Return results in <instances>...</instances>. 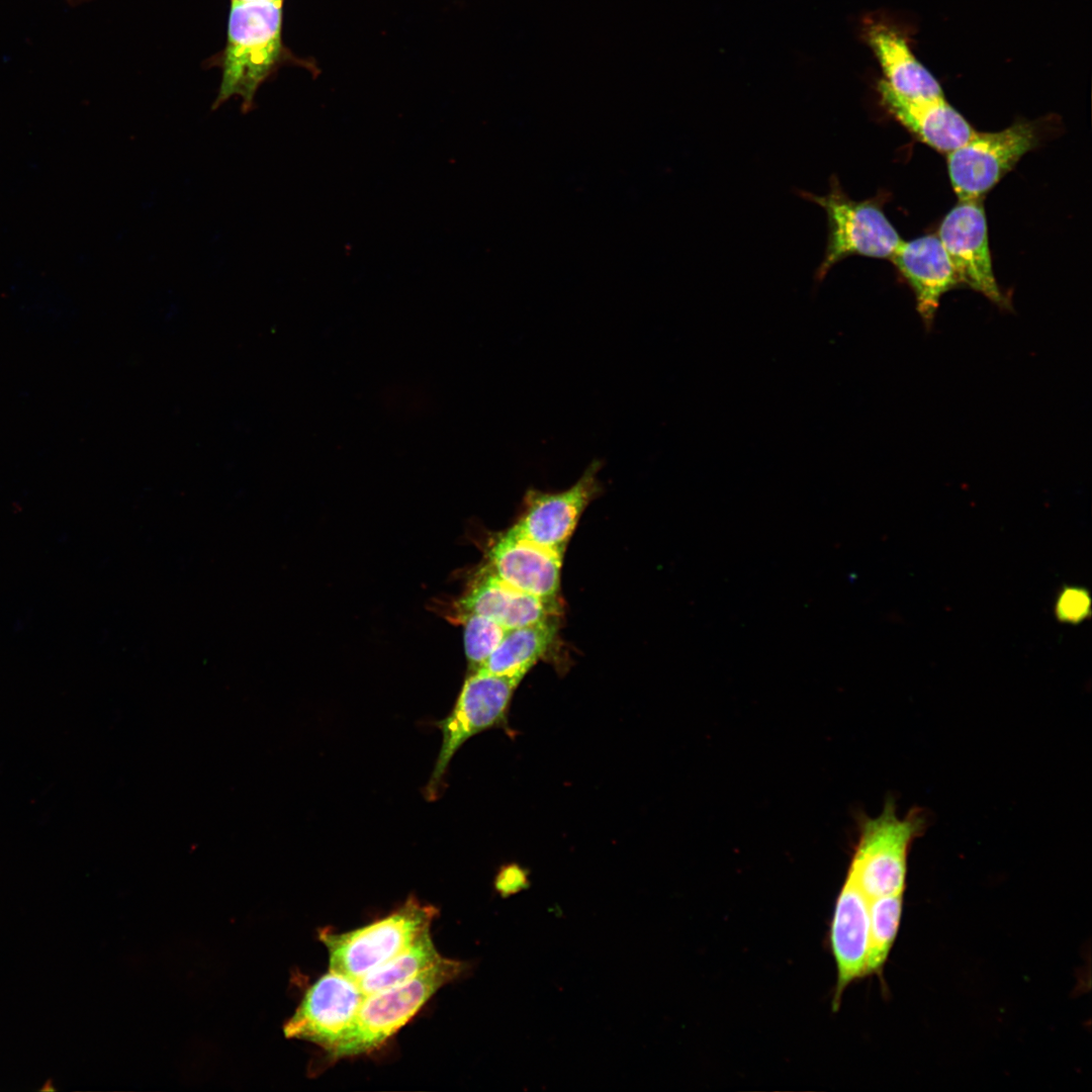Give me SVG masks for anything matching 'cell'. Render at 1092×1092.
<instances>
[{
    "label": "cell",
    "instance_id": "1",
    "mask_svg": "<svg viewBox=\"0 0 1092 1092\" xmlns=\"http://www.w3.org/2000/svg\"><path fill=\"white\" fill-rule=\"evenodd\" d=\"M281 7L282 1L232 3L222 80L212 109L240 97L242 111L252 110L256 91L280 54Z\"/></svg>",
    "mask_w": 1092,
    "mask_h": 1092
},
{
    "label": "cell",
    "instance_id": "2",
    "mask_svg": "<svg viewBox=\"0 0 1092 1092\" xmlns=\"http://www.w3.org/2000/svg\"><path fill=\"white\" fill-rule=\"evenodd\" d=\"M468 965L441 958L435 965L412 980L395 987L366 995L354 1020L328 1058L336 1061L372 1052L382 1045L443 986L454 981Z\"/></svg>",
    "mask_w": 1092,
    "mask_h": 1092
},
{
    "label": "cell",
    "instance_id": "3",
    "mask_svg": "<svg viewBox=\"0 0 1092 1092\" xmlns=\"http://www.w3.org/2000/svg\"><path fill=\"white\" fill-rule=\"evenodd\" d=\"M801 196L821 206L827 215L828 236L823 260L815 273L816 282L825 279L830 269L850 256L890 259L901 243L898 232L886 216L878 198L853 200L842 189L836 176L830 178L825 195L800 192Z\"/></svg>",
    "mask_w": 1092,
    "mask_h": 1092
},
{
    "label": "cell",
    "instance_id": "4",
    "mask_svg": "<svg viewBox=\"0 0 1092 1092\" xmlns=\"http://www.w3.org/2000/svg\"><path fill=\"white\" fill-rule=\"evenodd\" d=\"M437 914L434 906L410 897L389 915L363 927L346 932L320 930L318 938L329 952V970L357 982L430 929Z\"/></svg>",
    "mask_w": 1092,
    "mask_h": 1092
},
{
    "label": "cell",
    "instance_id": "5",
    "mask_svg": "<svg viewBox=\"0 0 1092 1092\" xmlns=\"http://www.w3.org/2000/svg\"><path fill=\"white\" fill-rule=\"evenodd\" d=\"M923 827L920 812L900 818L892 801L877 817L862 820L847 875L869 899L904 892L908 851Z\"/></svg>",
    "mask_w": 1092,
    "mask_h": 1092
},
{
    "label": "cell",
    "instance_id": "6",
    "mask_svg": "<svg viewBox=\"0 0 1092 1092\" xmlns=\"http://www.w3.org/2000/svg\"><path fill=\"white\" fill-rule=\"evenodd\" d=\"M521 680L478 668L465 679L451 713L436 722L442 745L424 794L439 798L448 765L459 747L471 736L505 720L513 694Z\"/></svg>",
    "mask_w": 1092,
    "mask_h": 1092
},
{
    "label": "cell",
    "instance_id": "7",
    "mask_svg": "<svg viewBox=\"0 0 1092 1092\" xmlns=\"http://www.w3.org/2000/svg\"><path fill=\"white\" fill-rule=\"evenodd\" d=\"M1039 143L1034 122L1016 121L994 132H975L946 155L951 187L959 200L981 199Z\"/></svg>",
    "mask_w": 1092,
    "mask_h": 1092
},
{
    "label": "cell",
    "instance_id": "8",
    "mask_svg": "<svg viewBox=\"0 0 1092 1092\" xmlns=\"http://www.w3.org/2000/svg\"><path fill=\"white\" fill-rule=\"evenodd\" d=\"M937 237L961 285L984 295L1000 308H1010V300L1000 289L993 271L983 198L959 200L942 218Z\"/></svg>",
    "mask_w": 1092,
    "mask_h": 1092
},
{
    "label": "cell",
    "instance_id": "9",
    "mask_svg": "<svg viewBox=\"0 0 1092 1092\" xmlns=\"http://www.w3.org/2000/svg\"><path fill=\"white\" fill-rule=\"evenodd\" d=\"M601 467V461H594L581 477L563 491L529 489L524 497L523 512L511 530L563 556L583 511L602 489L598 479Z\"/></svg>",
    "mask_w": 1092,
    "mask_h": 1092
},
{
    "label": "cell",
    "instance_id": "10",
    "mask_svg": "<svg viewBox=\"0 0 1092 1092\" xmlns=\"http://www.w3.org/2000/svg\"><path fill=\"white\" fill-rule=\"evenodd\" d=\"M365 996L356 981L329 970L307 989L284 1023V1035L329 1053L351 1025Z\"/></svg>",
    "mask_w": 1092,
    "mask_h": 1092
},
{
    "label": "cell",
    "instance_id": "11",
    "mask_svg": "<svg viewBox=\"0 0 1092 1092\" xmlns=\"http://www.w3.org/2000/svg\"><path fill=\"white\" fill-rule=\"evenodd\" d=\"M563 556L509 529L487 550L488 569L508 585L548 602H559Z\"/></svg>",
    "mask_w": 1092,
    "mask_h": 1092
},
{
    "label": "cell",
    "instance_id": "12",
    "mask_svg": "<svg viewBox=\"0 0 1092 1092\" xmlns=\"http://www.w3.org/2000/svg\"><path fill=\"white\" fill-rule=\"evenodd\" d=\"M889 260L912 289L916 310L930 331L942 296L961 285L940 240L926 235L901 241Z\"/></svg>",
    "mask_w": 1092,
    "mask_h": 1092
},
{
    "label": "cell",
    "instance_id": "13",
    "mask_svg": "<svg viewBox=\"0 0 1092 1092\" xmlns=\"http://www.w3.org/2000/svg\"><path fill=\"white\" fill-rule=\"evenodd\" d=\"M870 939V899L847 875L837 896L830 942L837 971L833 1005L838 1007L846 987L867 975Z\"/></svg>",
    "mask_w": 1092,
    "mask_h": 1092
},
{
    "label": "cell",
    "instance_id": "14",
    "mask_svg": "<svg viewBox=\"0 0 1092 1092\" xmlns=\"http://www.w3.org/2000/svg\"><path fill=\"white\" fill-rule=\"evenodd\" d=\"M878 92L883 107L916 139L942 154H949L976 132L968 120L944 97L913 100L882 80Z\"/></svg>",
    "mask_w": 1092,
    "mask_h": 1092
},
{
    "label": "cell",
    "instance_id": "15",
    "mask_svg": "<svg viewBox=\"0 0 1092 1092\" xmlns=\"http://www.w3.org/2000/svg\"><path fill=\"white\" fill-rule=\"evenodd\" d=\"M457 610L459 619L479 615L510 630L559 616L561 605L508 585L486 566L458 601Z\"/></svg>",
    "mask_w": 1092,
    "mask_h": 1092
},
{
    "label": "cell",
    "instance_id": "16",
    "mask_svg": "<svg viewBox=\"0 0 1092 1092\" xmlns=\"http://www.w3.org/2000/svg\"><path fill=\"white\" fill-rule=\"evenodd\" d=\"M867 36L884 74L882 81L889 88L913 100L944 97L937 79L917 60L900 31L873 24Z\"/></svg>",
    "mask_w": 1092,
    "mask_h": 1092
},
{
    "label": "cell",
    "instance_id": "17",
    "mask_svg": "<svg viewBox=\"0 0 1092 1092\" xmlns=\"http://www.w3.org/2000/svg\"><path fill=\"white\" fill-rule=\"evenodd\" d=\"M558 617L507 630L496 649L479 668L522 680L553 646L559 629Z\"/></svg>",
    "mask_w": 1092,
    "mask_h": 1092
},
{
    "label": "cell",
    "instance_id": "18",
    "mask_svg": "<svg viewBox=\"0 0 1092 1092\" xmlns=\"http://www.w3.org/2000/svg\"><path fill=\"white\" fill-rule=\"evenodd\" d=\"M441 958L428 929L396 956L360 978L357 984L365 995L383 991L412 980Z\"/></svg>",
    "mask_w": 1092,
    "mask_h": 1092
},
{
    "label": "cell",
    "instance_id": "19",
    "mask_svg": "<svg viewBox=\"0 0 1092 1092\" xmlns=\"http://www.w3.org/2000/svg\"><path fill=\"white\" fill-rule=\"evenodd\" d=\"M903 893L870 899V939L867 974L880 972L896 938Z\"/></svg>",
    "mask_w": 1092,
    "mask_h": 1092
},
{
    "label": "cell",
    "instance_id": "20",
    "mask_svg": "<svg viewBox=\"0 0 1092 1092\" xmlns=\"http://www.w3.org/2000/svg\"><path fill=\"white\" fill-rule=\"evenodd\" d=\"M459 621L464 625V649L472 671L482 666L496 649L507 630L479 615H467Z\"/></svg>",
    "mask_w": 1092,
    "mask_h": 1092
},
{
    "label": "cell",
    "instance_id": "21",
    "mask_svg": "<svg viewBox=\"0 0 1092 1092\" xmlns=\"http://www.w3.org/2000/svg\"><path fill=\"white\" fill-rule=\"evenodd\" d=\"M1054 612L1061 623L1078 624L1083 622L1091 614L1089 592L1078 585L1063 587L1055 602Z\"/></svg>",
    "mask_w": 1092,
    "mask_h": 1092
},
{
    "label": "cell",
    "instance_id": "22",
    "mask_svg": "<svg viewBox=\"0 0 1092 1092\" xmlns=\"http://www.w3.org/2000/svg\"><path fill=\"white\" fill-rule=\"evenodd\" d=\"M526 878L522 872L515 868H509L499 873L496 879V889L504 895H512L525 888Z\"/></svg>",
    "mask_w": 1092,
    "mask_h": 1092
},
{
    "label": "cell",
    "instance_id": "23",
    "mask_svg": "<svg viewBox=\"0 0 1092 1092\" xmlns=\"http://www.w3.org/2000/svg\"><path fill=\"white\" fill-rule=\"evenodd\" d=\"M282 0H232V3H262V2H275Z\"/></svg>",
    "mask_w": 1092,
    "mask_h": 1092
},
{
    "label": "cell",
    "instance_id": "24",
    "mask_svg": "<svg viewBox=\"0 0 1092 1092\" xmlns=\"http://www.w3.org/2000/svg\"><path fill=\"white\" fill-rule=\"evenodd\" d=\"M68 1H75V0H68Z\"/></svg>",
    "mask_w": 1092,
    "mask_h": 1092
}]
</instances>
